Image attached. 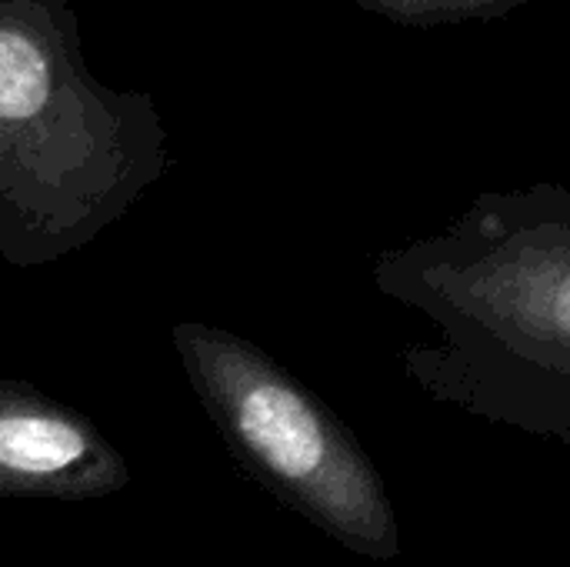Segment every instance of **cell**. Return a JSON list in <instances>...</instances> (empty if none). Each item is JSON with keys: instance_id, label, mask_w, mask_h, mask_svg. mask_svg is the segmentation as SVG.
<instances>
[{"instance_id": "3", "label": "cell", "mask_w": 570, "mask_h": 567, "mask_svg": "<svg viewBox=\"0 0 570 567\" xmlns=\"http://www.w3.org/2000/svg\"><path fill=\"white\" fill-rule=\"evenodd\" d=\"M127 485V458L83 411L0 378V501H100Z\"/></svg>"}, {"instance_id": "2", "label": "cell", "mask_w": 570, "mask_h": 567, "mask_svg": "<svg viewBox=\"0 0 570 567\" xmlns=\"http://www.w3.org/2000/svg\"><path fill=\"white\" fill-rule=\"evenodd\" d=\"M170 341L217 438L264 491L357 558H401V521L384 475L301 378L254 341L207 321H177Z\"/></svg>"}, {"instance_id": "1", "label": "cell", "mask_w": 570, "mask_h": 567, "mask_svg": "<svg viewBox=\"0 0 570 567\" xmlns=\"http://www.w3.org/2000/svg\"><path fill=\"white\" fill-rule=\"evenodd\" d=\"M424 334L407 381L478 421L570 444V187L484 190L441 231L371 267Z\"/></svg>"}, {"instance_id": "4", "label": "cell", "mask_w": 570, "mask_h": 567, "mask_svg": "<svg viewBox=\"0 0 570 567\" xmlns=\"http://www.w3.org/2000/svg\"><path fill=\"white\" fill-rule=\"evenodd\" d=\"M371 13H381L394 23L407 27H444V23H471L504 17L528 0H354Z\"/></svg>"}]
</instances>
